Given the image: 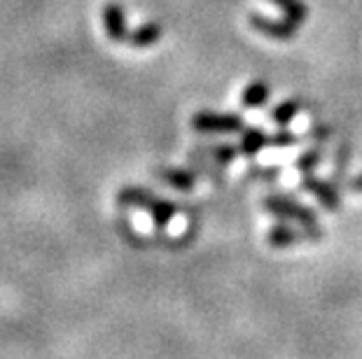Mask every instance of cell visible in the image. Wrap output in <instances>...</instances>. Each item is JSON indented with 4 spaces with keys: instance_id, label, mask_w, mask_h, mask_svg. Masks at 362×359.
I'll return each mask as SVG.
<instances>
[{
    "instance_id": "14",
    "label": "cell",
    "mask_w": 362,
    "mask_h": 359,
    "mask_svg": "<svg viewBox=\"0 0 362 359\" xmlns=\"http://www.w3.org/2000/svg\"><path fill=\"white\" fill-rule=\"evenodd\" d=\"M159 178H164L168 185H173L175 189H180V192L192 189L197 180L189 171H180V168H164V171H159Z\"/></svg>"
},
{
    "instance_id": "2",
    "label": "cell",
    "mask_w": 362,
    "mask_h": 359,
    "mask_svg": "<svg viewBox=\"0 0 362 359\" xmlns=\"http://www.w3.org/2000/svg\"><path fill=\"white\" fill-rule=\"evenodd\" d=\"M245 124H243V117L241 114H234V112H208L202 110L192 117V128L194 131H202V133H236L241 131Z\"/></svg>"
},
{
    "instance_id": "4",
    "label": "cell",
    "mask_w": 362,
    "mask_h": 359,
    "mask_svg": "<svg viewBox=\"0 0 362 359\" xmlns=\"http://www.w3.org/2000/svg\"><path fill=\"white\" fill-rule=\"evenodd\" d=\"M248 21L252 28L259 30V33H264L267 37H274V40H290V37L299 30L297 24H292V21H288L285 17L281 21H272V19L262 17V14H250Z\"/></svg>"
},
{
    "instance_id": "15",
    "label": "cell",
    "mask_w": 362,
    "mask_h": 359,
    "mask_svg": "<svg viewBox=\"0 0 362 359\" xmlns=\"http://www.w3.org/2000/svg\"><path fill=\"white\" fill-rule=\"evenodd\" d=\"M320 159H322V150L320 147H311V150H306L304 154L297 159V168L304 175H311L313 168L320 164Z\"/></svg>"
},
{
    "instance_id": "3",
    "label": "cell",
    "mask_w": 362,
    "mask_h": 359,
    "mask_svg": "<svg viewBox=\"0 0 362 359\" xmlns=\"http://www.w3.org/2000/svg\"><path fill=\"white\" fill-rule=\"evenodd\" d=\"M302 189L313 194L322 203V208L329 210V212H337L339 208H341V196H339L337 187L332 185V182H322L318 178H311V175H304Z\"/></svg>"
},
{
    "instance_id": "9",
    "label": "cell",
    "mask_w": 362,
    "mask_h": 359,
    "mask_svg": "<svg viewBox=\"0 0 362 359\" xmlns=\"http://www.w3.org/2000/svg\"><path fill=\"white\" fill-rule=\"evenodd\" d=\"M161 33H164L161 24H157V21H150V24H145L138 30H134V33L129 35L127 42L131 44V47H152V44L159 42Z\"/></svg>"
},
{
    "instance_id": "1",
    "label": "cell",
    "mask_w": 362,
    "mask_h": 359,
    "mask_svg": "<svg viewBox=\"0 0 362 359\" xmlns=\"http://www.w3.org/2000/svg\"><path fill=\"white\" fill-rule=\"evenodd\" d=\"M262 205H264L267 212H272V215H276V217L292 219V221H297L299 226L309 229L315 238H320V236H322L320 226H318V215H315L311 208H306L304 203L295 201V198L272 194V196H267L264 201H262Z\"/></svg>"
},
{
    "instance_id": "19",
    "label": "cell",
    "mask_w": 362,
    "mask_h": 359,
    "mask_svg": "<svg viewBox=\"0 0 362 359\" xmlns=\"http://www.w3.org/2000/svg\"><path fill=\"white\" fill-rule=\"evenodd\" d=\"M351 187H353V192H362V175L351 182Z\"/></svg>"
},
{
    "instance_id": "18",
    "label": "cell",
    "mask_w": 362,
    "mask_h": 359,
    "mask_svg": "<svg viewBox=\"0 0 362 359\" xmlns=\"http://www.w3.org/2000/svg\"><path fill=\"white\" fill-rule=\"evenodd\" d=\"M311 138H318V140L329 138V126H313L311 128Z\"/></svg>"
},
{
    "instance_id": "12",
    "label": "cell",
    "mask_w": 362,
    "mask_h": 359,
    "mask_svg": "<svg viewBox=\"0 0 362 359\" xmlns=\"http://www.w3.org/2000/svg\"><path fill=\"white\" fill-rule=\"evenodd\" d=\"M269 101V84L267 82H250L243 91V105L245 108H259Z\"/></svg>"
},
{
    "instance_id": "7",
    "label": "cell",
    "mask_w": 362,
    "mask_h": 359,
    "mask_svg": "<svg viewBox=\"0 0 362 359\" xmlns=\"http://www.w3.org/2000/svg\"><path fill=\"white\" fill-rule=\"evenodd\" d=\"M272 142V135H267L262 128H245L238 140V152L243 157H257L264 145Z\"/></svg>"
},
{
    "instance_id": "10",
    "label": "cell",
    "mask_w": 362,
    "mask_h": 359,
    "mask_svg": "<svg viewBox=\"0 0 362 359\" xmlns=\"http://www.w3.org/2000/svg\"><path fill=\"white\" fill-rule=\"evenodd\" d=\"M148 212L152 215V221H155V226H157V229H164V226L168 224V221H171V217L175 215V212H178V205L155 196V201L150 203Z\"/></svg>"
},
{
    "instance_id": "17",
    "label": "cell",
    "mask_w": 362,
    "mask_h": 359,
    "mask_svg": "<svg viewBox=\"0 0 362 359\" xmlns=\"http://www.w3.org/2000/svg\"><path fill=\"white\" fill-rule=\"evenodd\" d=\"M297 142V135L292 131H279L276 135H272V145L276 147H285V145H295Z\"/></svg>"
},
{
    "instance_id": "6",
    "label": "cell",
    "mask_w": 362,
    "mask_h": 359,
    "mask_svg": "<svg viewBox=\"0 0 362 359\" xmlns=\"http://www.w3.org/2000/svg\"><path fill=\"white\" fill-rule=\"evenodd\" d=\"M304 238H315V236L309 231V229H295V226H288V224H276L272 226V231H269L267 241L269 245L276 248V250H283V248H290L295 245V243L304 241Z\"/></svg>"
},
{
    "instance_id": "8",
    "label": "cell",
    "mask_w": 362,
    "mask_h": 359,
    "mask_svg": "<svg viewBox=\"0 0 362 359\" xmlns=\"http://www.w3.org/2000/svg\"><path fill=\"white\" fill-rule=\"evenodd\" d=\"M152 201H155V194H150L143 187H122V192L117 194L119 205H131V208L141 210H148Z\"/></svg>"
},
{
    "instance_id": "11",
    "label": "cell",
    "mask_w": 362,
    "mask_h": 359,
    "mask_svg": "<svg viewBox=\"0 0 362 359\" xmlns=\"http://www.w3.org/2000/svg\"><path fill=\"white\" fill-rule=\"evenodd\" d=\"M272 3L279 5L283 10V17L297 26H302L304 19L309 17V7L304 5V0H272Z\"/></svg>"
},
{
    "instance_id": "5",
    "label": "cell",
    "mask_w": 362,
    "mask_h": 359,
    "mask_svg": "<svg viewBox=\"0 0 362 359\" xmlns=\"http://www.w3.org/2000/svg\"><path fill=\"white\" fill-rule=\"evenodd\" d=\"M103 28L110 40L115 42H127L131 30H127V21H124V10H122L119 3H107L103 7Z\"/></svg>"
},
{
    "instance_id": "16",
    "label": "cell",
    "mask_w": 362,
    "mask_h": 359,
    "mask_svg": "<svg viewBox=\"0 0 362 359\" xmlns=\"http://www.w3.org/2000/svg\"><path fill=\"white\" fill-rule=\"evenodd\" d=\"M206 152L218 164H229L236 154H241V152H238V147H234V145H213V147H206Z\"/></svg>"
},
{
    "instance_id": "13",
    "label": "cell",
    "mask_w": 362,
    "mask_h": 359,
    "mask_svg": "<svg viewBox=\"0 0 362 359\" xmlns=\"http://www.w3.org/2000/svg\"><path fill=\"white\" fill-rule=\"evenodd\" d=\"M299 110H302V101H297V98H290V101H283L281 105H276L269 117H272L274 124L285 126V124H290V121L297 117Z\"/></svg>"
}]
</instances>
